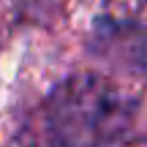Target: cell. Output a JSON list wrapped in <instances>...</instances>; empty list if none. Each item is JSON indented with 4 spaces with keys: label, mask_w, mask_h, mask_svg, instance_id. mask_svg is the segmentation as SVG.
Masks as SVG:
<instances>
[{
    "label": "cell",
    "mask_w": 147,
    "mask_h": 147,
    "mask_svg": "<svg viewBox=\"0 0 147 147\" xmlns=\"http://www.w3.org/2000/svg\"><path fill=\"white\" fill-rule=\"evenodd\" d=\"M47 123L57 144L104 147L125 134L131 123V101L109 79L79 74L52 93Z\"/></svg>",
    "instance_id": "cell-1"
}]
</instances>
